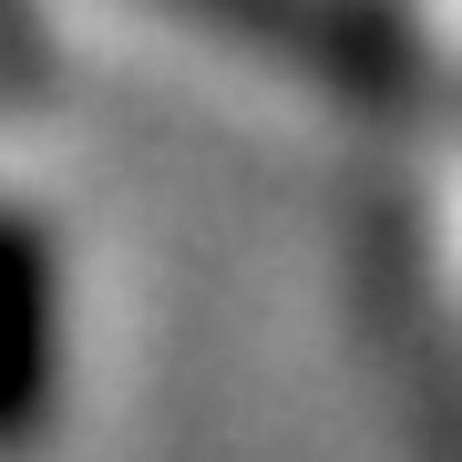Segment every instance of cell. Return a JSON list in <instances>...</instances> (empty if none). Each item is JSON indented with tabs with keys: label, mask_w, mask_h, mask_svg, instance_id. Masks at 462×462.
Returning a JSON list of instances; mask_svg holds the SVG:
<instances>
[{
	"label": "cell",
	"mask_w": 462,
	"mask_h": 462,
	"mask_svg": "<svg viewBox=\"0 0 462 462\" xmlns=\"http://www.w3.org/2000/svg\"><path fill=\"white\" fill-rule=\"evenodd\" d=\"M42 391V257L32 236L0 226V431H21Z\"/></svg>",
	"instance_id": "cell-1"
}]
</instances>
